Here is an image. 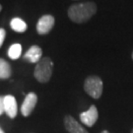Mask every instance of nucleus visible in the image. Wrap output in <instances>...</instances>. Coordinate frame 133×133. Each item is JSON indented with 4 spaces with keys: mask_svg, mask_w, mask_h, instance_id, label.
<instances>
[{
    "mask_svg": "<svg viewBox=\"0 0 133 133\" xmlns=\"http://www.w3.org/2000/svg\"><path fill=\"white\" fill-rule=\"evenodd\" d=\"M64 126L68 133H89L71 115H66L64 117Z\"/></svg>",
    "mask_w": 133,
    "mask_h": 133,
    "instance_id": "0eeeda50",
    "label": "nucleus"
},
{
    "mask_svg": "<svg viewBox=\"0 0 133 133\" xmlns=\"http://www.w3.org/2000/svg\"><path fill=\"white\" fill-rule=\"evenodd\" d=\"M53 71V62L49 57L42 58L38 62L34 71L35 78L41 83H46L50 80Z\"/></svg>",
    "mask_w": 133,
    "mask_h": 133,
    "instance_id": "f03ea898",
    "label": "nucleus"
},
{
    "mask_svg": "<svg viewBox=\"0 0 133 133\" xmlns=\"http://www.w3.org/2000/svg\"><path fill=\"white\" fill-rule=\"evenodd\" d=\"M132 59H133V52H132Z\"/></svg>",
    "mask_w": 133,
    "mask_h": 133,
    "instance_id": "6ab92c4d",
    "label": "nucleus"
},
{
    "mask_svg": "<svg viewBox=\"0 0 133 133\" xmlns=\"http://www.w3.org/2000/svg\"><path fill=\"white\" fill-rule=\"evenodd\" d=\"M38 103V96L35 93H29L28 95L26 96L24 102L22 104L21 107V112L24 116H29L30 114L33 112L35 107Z\"/></svg>",
    "mask_w": 133,
    "mask_h": 133,
    "instance_id": "39448f33",
    "label": "nucleus"
},
{
    "mask_svg": "<svg viewBox=\"0 0 133 133\" xmlns=\"http://www.w3.org/2000/svg\"><path fill=\"white\" fill-rule=\"evenodd\" d=\"M1 9H2V7H1V5H0V11H1Z\"/></svg>",
    "mask_w": 133,
    "mask_h": 133,
    "instance_id": "f3484780",
    "label": "nucleus"
},
{
    "mask_svg": "<svg viewBox=\"0 0 133 133\" xmlns=\"http://www.w3.org/2000/svg\"><path fill=\"white\" fill-rule=\"evenodd\" d=\"M5 37H6V32L4 29L0 28V48L2 46V44L4 43Z\"/></svg>",
    "mask_w": 133,
    "mask_h": 133,
    "instance_id": "ddd939ff",
    "label": "nucleus"
},
{
    "mask_svg": "<svg viewBox=\"0 0 133 133\" xmlns=\"http://www.w3.org/2000/svg\"><path fill=\"white\" fill-rule=\"evenodd\" d=\"M131 133H133V129H132V130H131Z\"/></svg>",
    "mask_w": 133,
    "mask_h": 133,
    "instance_id": "a211bd4d",
    "label": "nucleus"
},
{
    "mask_svg": "<svg viewBox=\"0 0 133 133\" xmlns=\"http://www.w3.org/2000/svg\"><path fill=\"white\" fill-rule=\"evenodd\" d=\"M101 133H109V132L108 131V130H104V131H102Z\"/></svg>",
    "mask_w": 133,
    "mask_h": 133,
    "instance_id": "2eb2a0df",
    "label": "nucleus"
},
{
    "mask_svg": "<svg viewBox=\"0 0 133 133\" xmlns=\"http://www.w3.org/2000/svg\"><path fill=\"white\" fill-rule=\"evenodd\" d=\"M99 118V111L96 105H91L88 110L80 114V120L88 127H92Z\"/></svg>",
    "mask_w": 133,
    "mask_h": 133,
    "instance_id": "20e7f679",
    "label": "nucleus"
},
{
    "mask_svg": "<svg viewBox=\"0 0 133 133\" xmlns=\"http://www.w3.org/2000/svg\"><path fill=\"white\" fill-rule=\"evenodd\" d=\"M4 111V97H0V115L3 114Z\"/></svg>",
    "mask_w": 133,
    "mask_h": 133,
    "instance_id": "4468645a",
    "label": "nucleus"
},
{
    "mask_svg": "<svg viewBox=\"0 0 133 133\" xmlns=\"http://www.w3.org/2000/svg\"><path fill=\"white\" fill-rule=\"evenodd\" d=\"M103 89H104V84L99 76H96V75L89 76L84 82L85 92L95 100H98L101 98V96L103 94Z\"/></svg>",
    "mask_w": 133,
    "mask_h": 133,
    "instance_id": "7ed1b4c3",
    "label": "nucleus"
},
{
    "mask_svg": "<svg viewBox=\"0 0 133 133\" xmlns=\"http://www.w3.org/2000/svg\"><path fill=\"white\" fill-rule=\"evenodd\" d=\"M0 133H4V131L2 130V128H1V127H0Z\"/></svg>",
    "mask_w": 133,
    "mask_h": 133,
    "instance_id": "dca6fc26",
    "label": "nucleus"
},
{
    "mask_svg": "<svg viewBox=\"0 0 133 133\" xmlns=\"http://www.w3.org/2000/svg\"><path fill=\"white\" fill-rule=\"evenodd\" d=\"M12 74L11 66L8 62L0 58V78L2 79H8Z\"/></svg>",
    "mask_w": 133,
    "mask_h": 133,
    "instance_id": "9b49d317",
    "label": "nucleus"
},
{
    "mask_svg": "<svg viewBox=\"0 0 133 133\" xmlns=\"http://www.w3.org/2000/svg\"><path fill=\"white\" fill-rule=\"evenodd\" d=\"M10 26H11L12 30L17 32V33H24V32L27 31V24L20 18L12 19L11 23H10Z\"/></svg>",
    "mask_w": 133,
    "mask_h": 133,
    "instance_id": "9d476101",
    "label": "nucleus"
},
{
    "mask_svg": "<svg viewBox=\"0 0 133 133\" xmlns=\"http://www.w3.org/2000/svg\"><path fill=\"white\" fill-rule=\"evenodd\" d=\"M97 12V5L94 2L74 4L68 9V17L71 21L81 24L90 20Z\"/></svg>",
    "mask_w": 133,
    "mask_h": 133,
    "instance_id": "f257e3e1",
    "label": "nucleus"
},
{
    "mask_svg": "<svg viewBox=\"0 0 133 133\" xmlns=\"http://www.w3.org/2000/svg\"><path fill=\"white\" fill-rule=\"evenodd\" d=\"M21 52H22V46L20 43H14L12 44L8 49V56L11 59H18L21 56Z\"/></svg>",
    "mask_w": 133,
    "mask_h": 133,
    "instance_id": "f8f14e48",
    "label": "nucleus"
},
{
    "mask_svg": "<svg viewBox=\"0 0 133 133\" xmlns=\"http://www.w3.org/2000/svg\"><path fill=\"white\" fill-rule=\"evenodd\" d=\"M54 26V18L51 15H44L38 20L37 24V32L39 35H45L51 31Z\"/></svg>",
    "mask_w": 133,
    "mask_h": 133,
    "instance_id": "423d86ee",
    "label": "nucleus"
},
{
    "mask_svg": "<svg viewBox=\"0 0 133 133\" xmlns=\"http://www.w3.org/2000/svg\"><path fill=\"white\" fill-rule=\"evenodd\" d=\"M42 54H43L42 48L38 45H33L31 48H29L24 57L28 61L32 62V63H36L42 59Z\"/></svg>",
    "mask_w": 133,
    "mask_h": 133,
    "instance_id": "1a4fd4ad",
    "label": "nucleus"
},
{
    "mask_svg": "<svg viewBox=\"0 0 133 133\" xmlns=\"http://www.w3.org/2000/svg\"><path fill=\"white\" fill-rule=\"evenodd\" d=\"M4 109L10 118H15L17 116L18 114L17 101L12 95H7L4 97Z\"/></svg>",
    "mask_w": 133,
    "mask_h": 133,
    "instance_id": "6e6552de",
    "label": "nucleus"
}]
</instances>
